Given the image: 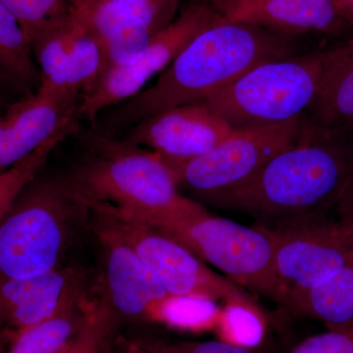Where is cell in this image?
<instances>
[{
    "label": "cell",
    "instance_id": "obj_34",
    "mask_svg": "<svg viewBox=\"0 0 353 353\" xmlns=\"http://www.w3.org/2000/svg\"><path fill=\"white\" fill-rule=\"evenodd\" d=\"M69 2L70 6H74V4L81 3V2L88 1V0H67Z\"/></svg>",
    "mask_w": 353,
    "mask_h": 353
},
{
    "label": "cell",
    "instance_id": "obj_25",
    "mask_svg": "<svg viewBox=\"0 0 353 353\" xmlns=\"http://www.w3.org/2000/svg\"><path fill=\"white\" fill-rule=\"evenodd\" d=\"M19 21L26 34L32 39L55 26L61 24L71 14L67 0H0Z\"/></svg>",
    "mask_w": 353,
    "mask_h": 353
},
{
    "label": "cell",
    "instance_id": "obj_6",
    "mask_svg": "<svg viewBox=\"0 0 353 353\" xmlns=\"http://www.w3.org/2000/svg\"><path fill=\"white\" fill-rule=\"evenodd\" d=\"M141 221L168 234L234 284L284 307L287 304V292L276 271L275 243L269 228L245 226L218 217L190 199L171 212Z\"/></svg>",
    "mask_w": 353,
    "mask_h": 353
},
{
    "label": "cell",
    "instance_id": "obj_28",
    "mask_svg": "<svg viewBox=\"0 0 353 353\" xmlns=\"http://www.w3.org/2000/svg\"><path fill=\"white\" fill-rule=\"evenodd\" d=\"M290 353H353V323L306 339Z\"/></svg>",
    "mask_w": 353,
    "mask_h": 353
},
{
    "label": "cell",
    "instance_id": "obj_9",
    "mask_svg": "<svg viewBox=\"0 0 353 353\" xmlns=\"http://www.w3.org/2000/svg\"><path fill=\"white\" fill-rule=\"evenodd\" d=\"M219 17L208 2H194L183 9L169 27L152 37L139 54L109 67L94 87L82 94L79 119L95 125L101 111L143 92L150 79L162 73L197 34Z\"/></svg>",
    "mask_w": 353,
    "mask_h": 353
},
{
    "label": "cell",
    "instance_id": "obj_35",
    "mask_svg": "<svg viewBox=\"0 0 353 353\" xmlns=\"http://www.w3.org/2000/svg\"><path fill=\"white\" fill-rule=\"evenodd\" d=\"M348 17H350V19L352 20L353 23V10L350 11V14H348Z\"/></svg>",
    "mask_w": 353,
    "mask_h": 353
},
{
    "label": "cell",
    "instance_id": "obj_30",
    "mask_svg": "<svg viewBox=\"0 0 353 353\" xmlns=\"http://www.w3.org/2000/svg\"><path fill=\"white\" fill-rule=\"evenodd\" d=\"M341 222L345 224L353 233V180L338 204Z\"/></svg>",
    "mask_w": 353,
    "mask_h": 353
},
{
    "label": "cell",
    "instance_id": "obj_2",
    "mask_svg": "<svg viewBox=\"0 0 353 353\" xmlns=\"http://www.w3.org/2000/svg\"><path fill=\"white\" fill-rule=\"evenodd\" d=\"M353 180V139L305 130L294 145L234 189L202 199L275 227L317 219L334 205Z\"/></svg>",
    "mask_w": 353,
    "mask_h": 353
},
{
    "label": "cell",
    "instance_id": "obj_10",
    "mask_svg": "<svg viewBox=\"0 0 353 353\" xmlns=\"http://www.w3.org/2000/svg\"><path fill=\"white\" fill-rule=\"evenodd\" d=\"M270 230L276 271L288 301L324 284L353 259V233L341 221L317 218Z\"/></svg>",
    "mask_w": 353,
    "mask_h": 353
},
{
    "label": "cell",
    "instance_id": "obj_27",
    "mask_svg": "<svg viewBox=\"0 0 353 353\" xmlns=\"http://www.w3.org/2000/svg\"><path fill=\"white\" fill-rule=\"evenodd\" d=\"M137 19L145 24L153 34L163 31L176 20L179 0H114Z\"/></svg>",
    "mask_w": 353,
    "mask_h": 353
},
{
    "label": "cell",
    "instance_id": "obj_3",
    "mask_svg": "<svg viewBox=\"0 0 353 353\" xmlns=\"http://www.w3.org/2000/svg\"><path fill=\"white\" fill-rule=\"evenodd\" d=\"M73 134L85 155L67 176L88 205L109 206L146 220L188 201L171 165L159 153L81 125Z\"/></svg>",
    "mask_w": 353,
    "mask_h": 353
},
{
    "label": "cell",
    "instance_id": "obj_12",
    "mask_svg": "<svg viewBox=\"0 0 353 353\" xmlns=\"http://www.w3.org/2000/svg\"><path fill=\"white\" fill-rule=\"evenodd\" d=\"M31 46L39 85L52 90L85 94L109 67L103 46L72 7L66 20L32 39Z\"/></svg>",
    "mask_w": 353,
    "mask_h": 353
},
{
    "label": "cell",
    "instance_id": "obj_14",
    "mask_svg": "<svg viewBox=\"0 0 353 353\" xmlns=\"http://www.w3.org/2000/svg\"><path fill=\"white\" fill-rule=\"evenodd\" d=\"M233 131L202 101L154 114L130 128L122 139L167 159L185 161L206 154Z\"/></svg>",
    "mask_w": 353,
    "mask_h": 353
},
{
    "label": "cell",
    "instance_id": "obj_5",
    "mask_svg": "<svg viewBox=\"0 0 353 353\" xmlns=\"http://www.w3.org/2000/svg\"><path fill=\"white\" fill-rule=\"evenodd\" d=\"M353 50V39L255 67L204 101L233 130L270 126L301 117L332 68Z\"/></svg>",
    "mask_w": 353,
    "mask_h": 353
},
{
    "label": "cell",
    "instance_id": "obj_23",
    "mask_svg": "<svg viewBox=\"0 0 353 353\" xmlns=\"http://www.w3.org/2000/svg\"><path fill=\"white\" fill-rule=\"evenodd\" d=\"M265 330L266 316L261 308L241 303H226L215 327L220 341L248 350L261 343Z\"/></svg>",
    "mask_w": 353,
    "mask_h": 353
},
{
    "label": "cell",
    "instance_id": "obj_16",
    "mask_svg": "<svg viewBox=\"0 0 353 353\" xmlns=\"http://www.w3.org/2000/svg\"><path fill=\"white\" fill-rule=\"evenodd\" d=\"M87 290V273L74 267L32 277L0 279V331L13 336L34 326Z\"/></svg>",
    "mask_w": 353,
    "mask_h": 353
},
{
    "label": "cell",
    "instance_id": "obj_32",
    "mask_svg": "<svg viewBox=\"0 0 353 353\" xmlns=\"http://www.w3.org/2000/svg\"><path fill=\"white\" fill-rule=\"evenodd\" d=\"M333 2L347 17L350 11L353 10V0H333Z\"/></svg>",
    "mask_w": 353,
    "mask_h": 353
},
{
    "label": "cell",
    "instance_id": "obj_1",
    "mask_svg": "<svg viewBox=\"0 0 353 353\" xmlns=\"http://www.w3.org/2000/svg\"><path fill=\"white\" fill-rule=\"evenodd\" d=\"M301 50L297 37L220 16L176 55L152 87L117 104L94 130L116 138L154 114L204 101L255 67Z\"/></svg>",
    "mask_w": 353,
    "mask_h": 353
},
{
    "label": "cell",
    "instance_id": "obj_21",
    "mask_svg": "<svg viewBox=\"0 0 353 353\" xmlns=\"http://www.w3.org/2000/svg\"><path fill=\"white\" fill-rule=\"evenodd\" d=\"M0 71L28 94L38 90L41 74L27 34L8 9L0 2Z\"/></svg>",
    "mask_w": 353,
    "mask_h": 353
},
{
    "label": "cell",
    "instance_id": "obj_15",
    "mask_svg": "<svg viewBox=\"0 0 353 353\" xmlns=\"http://www.w3.org/2000/svg\"><path fill=\"white\" fill-rule=\"evenodd\" d=\"M225 20L281 34H341L352 24L333 0H206Z\"/></svg>",
    "mask_w": 353,
    "mask_h": 353
},
{
    "label": "cell",
    "instance_id": "obj_13",
    "mask_svg": "<svg viewBox=\"0 0 353 353\" xmlns=\"http://www.w3.org/2000/svg\"><path fill=\"white\" fill-rule=\"evenodd\" d=\"M81 95L38 90L10 104L0 115V174L31 155L58 132L78 126Z\"/></svg>",
    "mask_w": 353,
    "mask_h": 353
},
{
    "label": "cell",
    "instance_id": "obj_36",
    "mask_svg": "<svg viewBox=\"0 0 353 353\" xmlns=\"http://www.w3.org/2000/svg\"><path fill=\"white\" fill-rule=\"evenodd\" d=\"M3 348L4 347H0V353H6V352H4Z\"/></svg>",
    "mask_w": 353,
    "mask_h": 353
},
{
    "label": "cell",
    "instance_id": "obj_24",
    "mask_svg": "<svg viewBox=\"0 0 353 353\" xmlns=\"http://www.w3.org/2000/svg\"><path fill=\"white\" fill-rule=\"evenodd\" d=\"M73 132L70 128L58 132L31 155L0 174V221L21 190L39 175L52 150Z\"/></svg>",
    "mask_w": 353,
    "mask_h": 353
},
{
    "label": "cell",
    "instance_id": "obj_4",
    "mask_svg": "<svg viewBox=\"0 0 353 353\" xmlns=\"http://www.w3.org/2000/svg\"><path fill=\"white\" fill-rule=\"evenodd\" d=\"M90 228V208L68 176H38L0 221V279L62 268L70 248Z\"/></svg>",
    "mask_w": 353,
    "mask_h": 353
},
{
    "label": "cell",
    "instance_id": "obj_8",
    "mask_svg": "<svg viewBox=\"0 0 353 353\" xmlns=\"http://www.w3.org/2000/svg\"><path fill=\"white\" fill-rule=\"evenodd\" d=\"M303 131V116L270 126L234 130L206 154L185 161L166 159L179 190L203 199L250 180L271 158L296 143Z\"/></svg>",
    "mask_w": 353,
    "mask_h": 353
},
{
    "label": "cell",
    "instance_id": "obj_31",
    "mask_svg": "<svg viewBox=\"0 0 353 353\" xmlns=\"http://www.w3.org/2000/svg\"><path fill=\"white\" fill-rule=\"evenodd\" d=\"M112 340V339H111ZM109 341L106 353H153L141 341H127L118 339L115 343Z\"/></svg>",
    "mask_w": 353,
    "mask_h": 353
},
{
    "label": "cell",
    "instance_id": "obj_29",
    "mask_svg": "<svg viewBox=\"0 0 353 353\" xmlns=\"http://www.w3.org/2000/svg\"><path fill=\"white\" fill-rule=\"evenodd\" d=\"M153 353H254L252 350L236 347L223 341H141Z\"/></svg>",
    "mask_w": 353,
    "mask_h": 353
},
{
    "label": "cell",
    "instance_id": "obj_33",
    "mask_svg": "<svg viewBox=\"0 0 353 353\" xmlns=\"http://www.w3.org/2000/svg\"><path fill=\"white\" fill-rule=\"evenodd\" d=\"M12 334L0 331V347H6V345H10Z\"/></svg>",
    "mask_w": 353,
    "mask_h": 353
},
{
    "label": "cell",
    "instance_id": "obj_18",
    "mask_svg": "<svg viewBox=\"0 0 353 353\" xmlns=\"http://www.w3.org/2000/svg\"><path fill=\"white\" fill-rule=\"evenodd\" d=\"M303 121L313 134L353 139V50L329 72Z\"/></svg>",
    "mask_w": 353,
    "mask_h": 353
},
{
    "label": "cell",
    "instance_id": "obj_22",
    "mask_svg": "<svg viewBox=\"0 0 353 353\" xmlns=\"http://www.w3.org/2000/svg\"><path fill=\"white\" fill-rule=\"evenodd\" d=\"M220 311L215 301L208 297L169 296L153 310L150 321L197 333L215 330Z\"/></svg>",
    "mask_w": 353,
    "mask_h": 353
},
{
    "label": "cell",
    "instance_id": "obj_26",
    "mask_svg": "<svg viewBox=\"0 0 353 353\" xmlns=\"http://www.w3.org/2000/svg\"><path fill=\"white\" fill-rule=\"evenodd\" d=\"M115 323L99 299H94L87 321L61 353H106Z\"/></svg>",
    "mask_w": 353,
    "mask_h": 353
},
{
    "label": "cell",
    "instance_id": "obj_19",
    "mask_svg": "<svg viewBox=\"0 0 353 353\" xmlns=\"http://www.w3.org/2000/svg\"><path fill=\"white\" fill-rule=\"evenodd\" d=\"M94 299L88 290L72 297L48 319L14 334L6 353H61L80 333Z\"/></svg>",
    "mask_w": 353,
    "mask_h": 353
},
{
    "label": "cell",
    "instance_id": "obj_7",
    "mask_svg": "<svg viewBox=\"0 0 353 353\" xmlns=\"http://www.w3.org/2000/svg\"><path fill=\"white\" fill-rule=\"evenodd\" d=\"M92 214L118 232L170 296H203L260 308L243 288L218 275L168 234L109 206L90 205Z\"/></svg>",
    "mask_w": 353,
    "mask_h": 353
},
{
    "label": "cell",
    "instance_id": "obj_20",
    "mask_svg": "<svg viewBox=\"0 0 353 353\" xmlns=\"http://www.w3.org/2000/svg\"><path fill=\"white\" fill-rule=\"evenodd\" d=\"M285 308L326 323L331 328L352 324L353 259L324 284L290 297Z\"/></svg>",
    "mask_w": 353,
    "mask_h": 353
},
{
    "label": "cell",
    "instance_id": "obj_11",
    "mask_svg": "<svg viewBox=\"0 0 353 353\" xmlns=\"http://www.w3.org/2000/svg\"><path fill=\"white\" fill-rule=\"evenodd\" d=\"M101 254L99 296L115 325L150 321L155 307L169 294L159 280L116 230L90 211V228Z\"/></svg>",
    "mask_w": 353,
    "mask_h": 353
},
{
    "label": "cell",
    "instance_id": "obj_17",
    "mask_svg": "<svg viewBox=\"0 0 353 353\" xmlns=\"http://www.w3.org/2000/svg\"><path fill=\"white\" fill-rule=\"evenodd\" d=\"M71 7L103 46L109 67L136 57L154 36L114 0H88Z\"/></svg>",
    "mask_w": 353,
    "mask_h": 353
}]
</instances>
